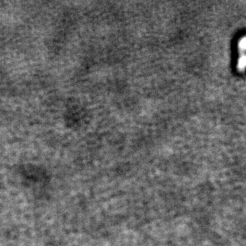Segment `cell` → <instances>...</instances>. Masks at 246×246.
Segmentation results:
<instances>
[{"label": "cell", "mask_w": 246, "mask_h": 246, "mask_svg": "<svg viewBox=\"0 0 246 246\" xmlns=\"http://www.w3.org/2000/svg\"><path fill=\"white\" fill-rule=\"evenodd\" d=\"M246 64V59L245 55H242L241 57L239 58L238 62V68L240 70H244L245 66Z\"/></svg>", "instance_id": "cell-1"}, {"label": "cell", "mask_w": 246, "mask_h": 246, "mask_svg": "<svg viewBox=\"0 0 246 246\" xmlns=\"http://www.w3.org/2000/svg\"><path fill=\"white\" fill-rule=\"evenodd\" d=\"M239 48H240L241 50L242 51H244L245 49V46H246V39L245 37L242 38L241 39L240 42L239 43Z\"/></svg>", "instance_id": "cell-2"}]
</instances>
